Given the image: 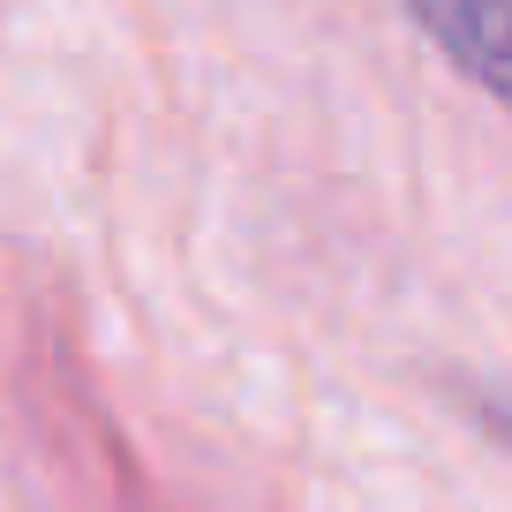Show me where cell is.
I'll return each instance as SVG.
<instances>
[{
    "mask_svg": "<svg viewBox=\"0 0 512 512\" xmlns=\"http://www.w3.org/2000/svg\"><path fill=\"white\" fill-rule=\"evenodd\" d=\"M400 8L482 98L512 113V0H400Z\"/></svg>",
    "mask_w": 512,
    "mask_h": 512,
    "instance_id": "cell-1",
    "label": "cell"
},
{
    "mask_svg": "<svg viewBox=\"0 0 512 512\" xmlns=\"http://www.w3.org/2000/svg\"><path fill=\"white\" fill-rule=\"evenodd\" d=\"M475 422L497 437V445H512V392L497 384V392H475Z\"/></svg>",
    "mask_w": 512,
    "mask_h": 512,
    "instance_id": "cell-2",
    "label": "cell"
}]
</instances>
